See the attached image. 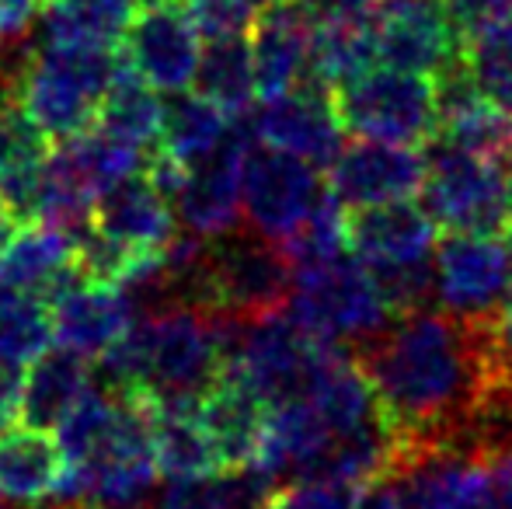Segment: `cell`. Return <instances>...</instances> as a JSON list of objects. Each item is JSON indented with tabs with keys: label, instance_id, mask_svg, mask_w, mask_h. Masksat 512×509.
Returning <instances> with one entry per match:
<instances>
[{
	"label": "cell",
	"instance_id": "obj_1",
	"mask_svg": "<svg viewBox=\"0 0 512 509\" xmlns=\"http://www.w3.org/2000/svg\"><path fill=\"white\" fill-rule=\"evenodd\" d=\"M349 353L377 391L394 450L481 436L495 408L485 318L415 311Z\"/></svg>",
	"mask_w": 512,
	"mask_h": 509
},
{
	"label": "cell",
	"instance_id": "obj_2",
	"mask_svg": "<svg viewBox=\"0 0 512 509\" xmlns=\"http://www.w3.org/2000/svg\"><path fill=\"white\" fill-rule=\"evenodd\" d=\"M119 46H77L49 42L32 46L4 88L53 136V143L74 140L98 123L108 84L122 70Z\"/></svg>",
	"mask_w": 512,
	"mask_h": 509
},
{
	"label": "cell",
	"instance_id": "obj_3",
	"mask_svg": "<svg viewBox=\"0 0 512 509\" xmlns=\"http://www.w3.org/2000/svg\"><path fill=\"white\" fill-rule=\"evenodd\" d=\"M286 311L310 335L345 349H356L359 342L373 339L384 328H391V321H398L380 297L370 269L356 255H338L297 269V283H293Z\"/></svg>",
	"mask_w": 512,
	"mask_h": 509
},
{
	"label": "cell",
	"instance_id": "obj_4",
	"mask_svg": "<svg viewBox=\"0 0 512 509\" xmlns=\"http://www.w3.org/2000/svg\"><path fill=\"white\" fill-rule=\"evenodd\" d=\"M422 150L425 182L418 196L436 227L506 238L512 231V213L502 161L471 154L443 140H429Z\"/></svg>",
	"mask_w": 512,
	"mask_h": 509
},
{
	"label": "cell",
	"instance_id": "obj_5",
	"mask_svg": "<svg viewBox=\"0 0 512 509\" xmlns=\"http://www.w3.org/2000/svg\"><path fill=\"white\" fill-rule=\"evenodd\" d=\"M342 126L356 136L425 147L439 133L436 77L373 67L331 91Z\"/></svg>",
	"mask_w": 512,
	"mask_h": 509
},
{
	"label": "cell",
	"instance_id": "obj_6",
	"mask_svg": "<svg viewBox=\"0 0 512 509\" xmlns=\"http://www.w3.org/2000/svg\"><path fill=\"white\" fill-rule=\"evenodd\" d=\"M119 49L150 88L175 95L196 81L203 35L192 25L185 0H136Z\"/></svg>",
	"mask_w": 512,
	"mask_h": 509
},
{
	"label": "cell",
	"instance_id": "obj_7",
	"mask_svg": "<svg viewBox=\"0 0 512 509\" xmlns=\"http://www.w3.org/2000/svg\"><path fill=\"white\" fill-rule=\"evenodd\" d=\"M324 192L328 185H321L314 164L283 154L276 147H265L262 140L251 147L248 161H244L241 210L251 231L276 245L297 234V227L314 213Z\"/></svg>",
	"mask_w": 512,
	"mask_h": 509
},
{
	"label": "cell",
	"instance_id": "obj_8",
	"mask_svg": "<svg viewBox=\"0 0 512 509\" xmlns=\"http://www.w3.org/2000/svg\"><path fill=\"white\" fill-rule=\"evenodd\" d=\"M380 67L443 77L464 63V25L443 0H384L373 11Z\"/></svg>",
	"mask_w": 512,
	"mask_h": 509
},
{
	"label": "cell",
	"instance_id": "obj_9",
	"mask_svg": "<svg viewBox=\"0 0 512 509\" xmlns=\"http://www.w3.org/2000/svg\"><path fill=\"white\" fill-rule=\"evenodd\" d=\"M432 258H436V297L446 311L485 318L512 300L509 245L499 234L446 231Z\"/></svg>",
	"mask_w": 512,
	"mask_h": 509
},
{
	"label": "cell",
	"instance_id": "obj_10",
	"mask_svg": "<svg viewBox=\"0 0 512 509\" xmlns=\"http://www.w3.org/2000/svg\"><path fill=\"white\" fill-rule=\"evenodd\" d=\"M258 143L255 123L244 116L234 119L227 140L203 161H196L185 175L182 189L175 196V213L185 231L216 238L237 227L241 213V189H244V161Z\"/></svg>",
	"mask_w": 512,
	"mask_h": 509
},
{
	"label": "cell",
	"instance_id": "obj_11",
	"mask_svg": "<svg viewBox=\"0 0 512 509\" xmlns=\"http://www.w3.org/2000/svg\"><path fill=\"white\" fill-rule=\"evenodd\" d=\"M425 182V150L411 143L359 136L342 143L328 164V189L342 206H377L394 199H415Z\"/></svg>",
	"mask_w": 512,
	"mask_h": 509
},
{
	"label": "cell",
	"instance_id": "obj_12",
	"mask_svg": "<svg viewBox=\"0 0 512 509\" xmlns=\"http://www.w3.org/2000/svg\"><path fill=\"white\" fill-rule=\"evenodd\" d=\"M251 123L265 147L293 154L314 168H328L342 150L345 126L335 112V98L324 84L307 81V77L293 91L265 102Z\"/></svg>",
	"mask_w": 512,
	"mask_h": 509
},
{
	"label": "cell",
	"instance_id": "obj_13",
	"mask_svg": "<svg viewBox=\"0 0 512 509\" xmlns=\"http://www.w3.org/2000/svg\"><path fill=\"white\" fill-rule=\"evenodd\" d=\"M317 14L307 0H272L258 7L248 28L251 63H255V88L262 102L286 95L300 84L310 60Z\"/></svg>",
	"mask_w": 512,
	"mask_h": 509
},
{
	"label": "cell",
	"instance_id": "obj_14",
	"mask_svg": "<svg viewBox=\"0 0 512 509\" xmlns=\"http://www.w3.org/2000/svg\"><path fill=\"white\" fill-rule=\"evenodd\" d=\"M53 339L56 346H67L74 353L98 360L105 356L122 335L133 328L136 304L129 300L126 286L91 283L77 276L53 300Z\"/></svg>",
	"mask_w": 512,
	"mask_h": 509
},
{
	"label": "cell",
	"instance_id": "obj_15",
	"mask_svg": "<svg viewBox=\"0 0 512 509\" xmlns=\"http://www.w3.org/2000/svg\"><path fill=\"white\" fill-rule=\"evenodd\" d=\"M345 245L363 265L418 262L436 252V220L415 199L356 206L345 213Z\"/></svg>",
	"mask_w": 512,
	"mask_h": 509
},
{
	"label": "cell",
	"instance_id": "obj_16",
	"mask_svg": "<svg viewBox=\"0 0 512 509\" xmlns=\"http://www.w3.org/2000/svg\"><path fill=\"white\" fill-rule=\"evenodd\" d=\"M91 220L102 234L126 248H136V252H161L178 234L175 206L164 192L154 189V182L143 171L102 192L95 199Z\"/></svg>",
	"mask_w": 512,
	"mask_h": 509
},
{
	"label": "cell",
	"instance_id": "obj_17",
	"mask_svg": "<svg viewBox=\"0 0 512 509\" xmlns=\"http://www.w3.org/2000/svg\"><path fill=\"white\" fill-rule=\"evenodd\" d=\"M49 154H53V136L4 88L0 95V199L25 224L35 220L39 182Z\"/></svg>",
	"mask_w": 512,
	"mask_h": 509
},
{
	"label": "cell",
	"instance_id": "obj_18",
	"mask_svg": "<svg viewBox=\"0 0 512 509\" xmlns=\"http://www.w3.org/2000/svg\"><path fill=\"white\" fill-rule=\"evenodd\" d=\"M70 464L60 440L39 426L0 429V499L14 506H42L63 496Z\"/></svg>",
	"mask_w": 512,
	"mask_h": 509
},
{
	"label": "cell",
	"instance_id": "obj_19",
	"mask_svg": "<svg viewBox=\"0 0 512 509\" xmlns=\"http://www.w3.org/2000/svg\"><path fill=\"white\" fill-rule=\"evenodd\" d=\"M265 412L269 401L255 391L234 367H223L213 387L199 398V415H203L209 436L220 450L223 468H241V464L258 461L265 433Z\"/></svg>",
	"mask_w": 512,
	"mask_h": 509
},
{
	"label": "cell",
	"instance_id": "obj_20",
	"mask_svg": "<svg viewBox=\"0 0 512 509\" xmlns=\"http://www.w3.org/2000/svg\"><path fill=\"white\" fill-rule=\"evenodd\" d=\"M91 384H95V367L88 356L67 346L46 349L25 370L18 422L39 429H60V422L74 412V405L91 391Z\"/></svg>",
	"mask_w": 512,
	"mask_h": 509
},
{
	"label": "cell",
	"instance_id": "obj_21",
	"mask_svg": "<svg viewBox=\"0 0 512 509\" xmlns=\"http://www.w3.org/2000/svg\"><path fill=\"white\" fill-rule=\"evenodd\" d=\"M380 67L373 14H324L314 25L304 77L335 91L338 84ZM300 77V81H304Z\"/></svg>",
	"mask_w": 512,
	"mask_h": 509
},
{
	"label": "cell",
	"instance_id": "obj_22",
	"mask_svg": "<svg viewBox=\"0 0 512 509\" xmlns=\"http://www.w3.org/2000/svg\"><path fill=\"white\" fill-rule=\"evenodd\" d=\"M77 276H81V269L74 262L70 238L56 227L39 224V220L21 227L18 238L0 258V283L42 293L46 300H53Z\"/></svg>",
	"mask_w": 512,
	"mask_h": 509
},
{
	"label": "cell",
	"instance_id": "obj_23",
	"mask_svg": "<svg viewBox=\"0 0 512 509\" xmlns=\"http://www.w3.org/2000/svg\"><path fill=\"white\" fill-rule=\"evenodd\" d=\"M279 482L258 464L220 468L209 475L168 478L154 509H269Z\"/></svg>",
	"mask_w": 512,
	"mask_h": 509
},
{
	"label": "cell",
	"instance_id": "obj_24",
	"mask_svg": "<svg viewBox=\"0 0 512 509\" xmlns=\"http://www.w3.org/2000/svg\"><path fill=\"white\" fill-rule=\"evenodd\" d=\"M154 457L164 478L220 471V450L209 436L199 401H154Z\"/></svg>",
	"mask_w": 512,
	"mask_h": 509
},
{
	"label": "cell",
	"instance_id": "obj_25",
	"mask_svg": "<svg viewBox=\"0 0 512 509\" xmlns=\"http://www.w3.org/2000/svg\"><path fill=\"white\" fill-rule=\"evenodd\" d=\"M161 126H164V102L157 98V88H150L129 67V60H122V70L115 74V81L108 84L102 98L95 129H102V133L115 136V140L150 154L161 143Z\"/></svg>",
	"mask_w": 512,
	"mask_h": 509
},
{
	"label": "cell",
	"instance_id": "obj_26",
	"mask_svg": "<svg viewBox=\"0 0 512 509\" xmlns=\"http://www.w3.org/2000/svg\"><path fill=\"white\" fill-rule=\"evenodd\" d=\"M53 342V304L0 283V370H28Z\"/></svg>",
	"mask_w": 512,
	"mask_h": 509
},
{
	"label": "cell",
	"instance_id": "obj_27",
	"mask_svg": "<svg viewBox=\"0 0 512 509\" xmlns=\"http://www.w3.org/2000/svg\"><path fill=\"white\" fill-rule=\"evenodd\" d=\"M230 126H234V116H227L220 105H213L199 91L196 95L175 91L171 102L164 105V126L157 147L168 150L171 157H178V161L192 168V164L209 157L227 140Z\"/></svg>",
	"mask_w": 512,
	"mask_h": 509
},
{
	"label": "cell",
	"instance_id": "obj_28",
	"mask_svg": "<svg viewBox=\"0 0 512 509\" xmlns=\"http://www.w3.org/2000/svg\"><path fill=\"white\" fill-rule=\"evenodd\" d=\"M192 84H196L199 95L209 98L213 105H220L227 116H244L248 105L258 98L248 35H230V39L209 42Z\"/></svg>",
	"mask_w": 512,
	"mask_h": 509
},
{
	"label": "cell",
	"instance_id": "obj_29",
	"mask_svg": "<svg viewBox=\"0 0 512 509\" xmlns=\"http://www.w3.org/2000/svg\"><path fill=\"white\" fill-rule=\"evenodd\" d=\"M464 70L488 105L512 116V11L467 28Z\"/></svg>",
	"mask_w": 512,
	"mask_h": 509
},
{
	"label": "cell",
	"instance_id": "obj_30",
	"mask_svg": "<svg viewBox=\"0 0 512 509\" xmlns=\"http://www.w3.org/2000/svg\"><path fill=\"white\" fill-rule=\"evenodd\" d=\"M136 0H60L46 7V39L77 46H119Z\"/></svg>",
	"mask_w": 512,
	"mask_h": 509
},
{
	"label": "cell",
	"instance_id": "obj_31",
	"mask_svg": "<svg viewBox=\"0 0 512 509\" xmlns=\"http://www.w3.org/2000/svg\"><path fill=\"white\" fill-rule=\"evenodd\" d=\"M279 248L290 255V262L297 265V269H307V265L328 262V258L349 252V245H345V213H342V203L331 196V189L321 196L314 213L297 227V234L286 238Z\"/></svg>",
	"mask_w": 512,
	"mask_h": 509
},
{
	"label": "cell",
	"instance_id": "obj_32",
	"mask_svg": "<svg viewBox=\"0 0 512 509\" xmlns=\"http://www.w3.org/2000/svg\"><path fill=\"white\" fill-rule=\"evenodd\" d=\"M436 255V252H432ZM418 258V262H384L366 265L377 283L384 304L391 307L394 318L425 311L429 300L436 297V258Z\"/></svg>",
	"mask_w": 512,
	"mask_h": 509
},
{
	"label": "cell",
	"instance_id": "obj_33",
	"mask_svg": "<svg viewBox=\"0 0 512 509\" xmlns=\"http://www.w3.org/2000/svg\"><path fill=\"white\" fill-rule=\"evenodd\" d=\"M366 482L335 475H300L276 489L272 509H366Z\"/></svg>",
	"mask_w": 512,
	"mask_h": 509
},
{
	"label": "cell",
	"instance_id": "obj_34",
	"mask_svg": "<svg viewBox=\"0 0 512 509\" xmlns=\"http://www.w3.org/2000/svg\"><path fill=\"white\" fill-rule=\"evenodd\" d=\"M185 7L206 42L248 35L251 21H255V7L248 0H185Z\"/></svg>",
	"mask_w": 512,
	"mask_h": 509
},
{
	"label": "cell",
	"instance_id": "obj_35",
	"mask_svg": "<svg viewBox=\"0 0 512 509\" xmlns=\"http://www.w3.org/2000/svg\"><path fill=\"white\" fill-rule=\"evenodd\" d=\"M39 14H46V0H0V42L28 35Z\"/></svg>",
	"mask_w": 512,
	"mask_h": 509
},
{
	"label": "cell",
	"instance_id": "obj_36",
	"mask_svg": "<svg viewBox=\"0 0 512 509\" xmlns=\"http://www.w3.org/2000/svg\"><path fill=\"white\" fill-rule=\"evenodd\" d=\"M446 7L453 11V18L467 28L481 25L488 18H499V14H509L512 11V0H443Z\"/></svg>",
	"mask_w": 512,
	"mask_h": 509
},
{
	"label": "cell",
	"instance_id": "obj_37",
	"mask_svg": "<svg viewBox=\"0 0 512 509\" xmlns=\"http://www.w3.org/2000/svg\"><path fill=\"white\" fill-rule=\"evenodd\" d=\"M307 4L317 18H324V14H373L377 11V0H307Z\"/></svg>",
	"mask_w": 512,
	"mask_h": 509
},
{
	"label": "cell",
	"instance_id": "obj_38",
	"mask_svg": "<svg viewBox=\"0 0 512 509\" xmlns=\"http://www.w3.org/2000/svg\"><path fill=\"white\" fill-rule=\"evenodd\" d=\"M25 227V220H18L14 217V210L11 206L0 199V258H4V252L11 248V241L18 238V231Z\"/></svg>",
	"mask_w": 512,
	"mask_h": 509
},
{
	"label": "cell",
	"instance_id": "obj_39",
	"mask_svg": "<svg viewBox=\"0 0 512 509\" xmlns=\"http://www.w3.org/2000/svg\"><path fill=\"white\" fill-rule=\"evenodd\" d=\"M53 509H119V506H105V503H95V499H63V503Z\"/></svg>",
	"mask_w": 512,
	"mask_h": 509
},
{
	"label": "cell",
	"instance_id": "obj_40",
	"mask_svg": "<svg viewBox=\"0 0 512 509\" xmlns=\"http://www.w3.org/2000/svg\"><path fill=\"white\" fill-rule=\"evenodd\" d=\"M502 171H506V196H509V213H512V150L506 154V161H502Z\"/></svg>",
	"mask_w": 512,
	"mask_h": 509
},
{
	"label": "cell",
	"instance_id": "obj_41",
	"mask_svg": "<svg viewBox=\"0 0 512 509\" xmlns=\"http://www.w3.org/2000/svg\"><path fill=\"white\" fill-rule=\"evenodd\" d=\"M0 509H25V506H14V503H7V499H0Z\"/></svg>",
	"mask_w": 512,
	"mask_h": 509
},
{
	"label": "cell",
	"instance_id": "obj_42",
	"mask_svg": "<svg viewBox=\"0 0 512 509\" xmlns=\"http://www.w3.org/2000/svg\"><path fill=\"white\" fill-rule=\"evenodd\" d=\"M251 7H265V4H272V0H248Z\"/></svg>",
	"mask_w": 512,
	"mask_h": 509
},
{
	"label": "cell",
	"instance_id": "obj_43",
	"mask_svg": "<svg viewBox=\"0 0 512 509\" xmlns=\"http://www.w3.org/2000/svg\"><path fill=\"white\" fill-rule=\"evenodd\" d=\"M506 245H509V272H512V231H509V241H506Z\"/></svg>",
	"mask_w": 512,
	"mask_h": 509
},
{
	"label": "cell",
	"instance_id": "obj_44",
	"mask_svg": "<svg viewBox=\"0 0 512 509\" xmlns=\"http://www.w3.org/2000/svg\"><path fill=\"white\" fill-rule=\"evenodd\" d=\"M269 509H272V506H269Z\"/></svg>",
	"mask_w": 512,
	"mask_h": 509
}]
</instances>
